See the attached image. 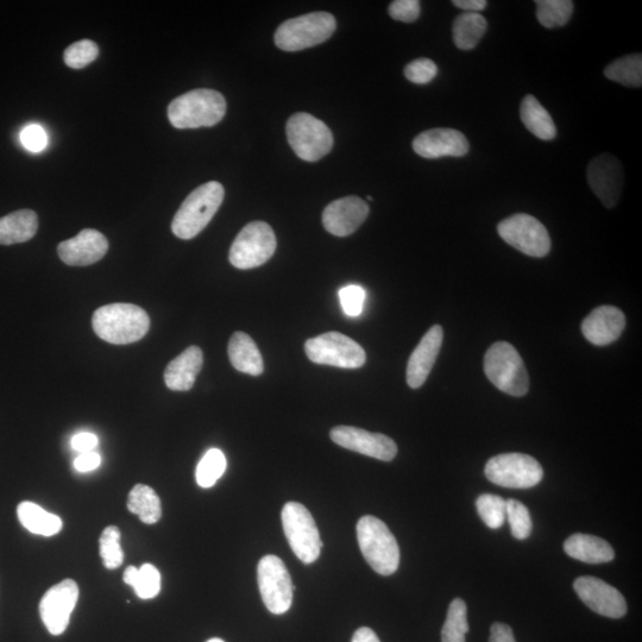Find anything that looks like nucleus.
Wrapping results in <instances>:
<instances>
[{
	"label": "nucleus",
	"mask_w": 642,
	"mask_h": 642,
	"mask_svg": "<svg viewBox=\"0 0 642 642\" xmlns=\"http://www.w3.org/2000/svg\"><path fill=\"white\" fill-rule=\"evenodd\" d=\"M413 149L428 160L442 157H462L469 153L470 144L461 131L455 129H431L414 138Z\"/></svg>",
	"instance_id": "a211bd4d"
},
{
	"label": "nucleus",
	"mask_w": 642,
	"mask_h": 642,
	"mask_svg": "<svg viewBox=\"0 0 642 642\" xmlns=\"http://www.w3.org/2000/svg\"><path fill=\"white\" fill-rule=\"evenodd\" d=\"M226 113L222 93L207 88L193 90L175 98L168 106V118L176 129L210 128Z\"/></svg>",
	"instance_id": "f03ea898"
},
{
	"label": "nucleus",
	"mask_w": 642,
	"mask_h": 642,
	"mask_svg": "<svg viewBox=\"0 0 642 642\" xmlns=\"http://www.w3.org/2000/svg\"><path fill=\"white\" fill-rule=\"evenodd\" d=\"M99 439L96 434L83 432L75 434L71 440L73 450L80 453L92 452L97 448Z\"/></svg>",
	"instance_id": "c03bdc74"
},
{
	"label": "nucleus",
	"mask_w": 642,
	"mask_h": 642,
	"mask_svg": "<svg viewBox=\"0 0 642 642\" xmlns=\"http://www.w3.org/2000/svg\"><path fill=\"white\" fill-rule=\"evenodd\" d=\"M535 4L538 21L547 29L564 27L574 14V3L570 0H537Z\"/></svg>",
	"instance_id": "473e14b6"
},
{
	"label": "nucleus",
	"mask_w": 642,
	"mask_h": 642,
	"mask_svg": "<svg viewBox=\"0 0 642 642\" xmlns=\"http://www.w3.org/2000/svg\"><path fill=\"white\" fill-rule=\"evenodd\" d=\"M506 518L512 528V534L515 539L525 540L530 537L532 533V519L530 511L524 503L516 500L506 501Z\"/></svg>",
	"instance_id": "4c0bfd02"
},
{
	"label": "nucleus",
	"mask_w": 642,
	"mask_h": 642,
	"mask_svg": "<svg viewBox=\"0 0 642 642\" xmlns=\"http://www.w3.org/2000/svg\"><path fill=\"white\" fill-rule=\"evenodd\" d=\"M102 464V456L98 452L80 453V456L75 458L74 468L79 472H90L96 470Z\"/></svg>",
	"instance_id": "a18cd8bd"
},
{
	"label": "nucleus",
	"mask_w": 642,
	"mask_h": 642,
	"mask_svg": "<svg viewBox=\"0 0 642 642\" xmlns=\"http://www.w3.org/2000/svg\"><path fill=\"white\" fill-rule=\"evenodd\" d=\"M357 539L363 557L377 574H395L400 565V549L385 522L375 516H363L357 524Z\"/></svg>",
	"instance_id": "7ed1b4c3"
},
{
	"label": "nucleus",
	"mask_w": 642,
	"mask_h": 642,
	"mask_svg": "<svg viewBox=\"0 0 642 642\" xmlns=\"http://www.w3.org/2000/svg\"><path fill=\"white\" fill-rule=\"evenodd\" d=\"M281 519L283 531L295 556L306 565L316 562L323 543L316 521L308 509L301 503L288 502L282 509Z\"/></svg>",
	"instance_id": "0eeeda50"
},
{
	"label": "nucleus",
	"mask_w": 642,
	"mask_h": 642,
	"mask_svg": "<svg viewBox=\"0 0 642 642\" xmlns=\"http://www.w3.org/2000/svg\"><path fill=\"white\" fill-rule=\"evenodd\" d=\"M452 4L467 14H480L481 11L487 9L488 2L486 0H455Z\"/></svg>",
	"instance_id": "de8ad7c7"
},
{
	"label": "nucleus",
	"mask_w": 642,
	"mask_h": 642,
	"mask_svg": "<svg viewBox=\"0 0 642 642\" xmlns=\"http://www.w3.org/2000/svg\"><path fill=\"white\" fill-rule=\"evenodd\" d=\"M331 439L344 449L361 455L390 462L398 455V445L392 438L381 433H371L362 428L337 426L331 431Z\"/></svg>",
	"instance_id": "2eb2a0df"
},
{
	"label": "nucleus",
	"mask_w": 642,
	"mask_h": 642,
	"mask_svg": "<svg viewBox=\"0 0 642 642\" xmlns=\"http://www.w3.org/2000/svg\"><path fill=\"white\" fill-rule=\"evenodd\" d=\"M489 642H516L512 628L505 623L495 622L490 629Z\"/></svg>",
	"instance_id": "49530a36"
},
{
	"label": "nucleus",
	"mask_w": 642,
	"mask_h": 642,
	"mask_svg": "<svg viewBox=\"0 0 642 642\" xmlns=\"http://www.w3.org/2000/svg\"><path fill=\"white\" fill-rule=\"evenodd\" d=\"M257 581L262 601L270 613L282 615L293 603V583L285 563L279 557L266 556L257 568Z\"/></svg>",
	"instance_id": "f8f14e48"
},
{
	"label": "nucleus",
	"mask_w": 642,
	"mask_h": 642,
	"mask_svg": "<svg viewBox=\"0 0 642 642\" xmlns=\"http://www.w3.org/2000/svg\"><path fill=\"white\" fill-rule=\"evenodd\" d=\"M339 299L346 316H361L365 301L364 289L360 286H346L339 291Z\"/></svg>",
	"instance_id": "a19ab883"
},
{
	"label": "nucleus",
	"mask_w": 642,
	"mask_h": 642,
	"mask_svg": "<svg viewBox=\"0 0 642 642\" xmlns=\"http://www.w3.org/2000/svg\"><path fill=\"white\" fill-rule=\"evenodd\" d=\"M484 472L490 482L512 489L533 488L544 477V470L537 459L524 453L495 456L489 459Z\"/></svg>",
	"instance_id": "1a4fd4ad"
},
{
	"label": "nucleus",
	"mask_w": 642,
	"mask_h": 642,
	"mask_svg": "<svg viewBox=\"0 0 642 642\" xmlns=\"http://www.w3.org/2000/svg\"><path fill=\"white\" fill-rule=\"evenodd\" d=\"M488 22L480 14L459 15L453 22L452 36L456 47L461 50H471L478 46V43L487 33Z\"/></svg>",
	"instance_id": "c85d7f7f"
},
{
	"label": "nucleus",
	"mask_w": 642,
	"mask_h": 642,
	"mask_svg": "<svg viewBox=\"0 0 642 642\" xmlns=\"http://www.w3.org/2000/svg\"><path fill=\"white\" fill-rule=\"evenodd\" d=\"M128 509L132 514L138 516L143 524L154 525L162 518V506L160 497L155 490L146 486V484H136L132 488L129 499Z\"/></svg>",
	"instance_id": "c756f323"
},
{
	"label": "nucleus",
	"mask_w": 642,
	"mask_h": 642,
	"mask_svg": "<svg viewBox=\"0 0 642 642\" xmlns=\"http://www.w3.org/2000/svg\"><path fill=\"white\" fill-rule=\"evenodd\" d=\"M500 237L522 254L545 257L551 250V238L545 226L530 214L519 213L497 226Z\"/></svg>",
	"instance_id": "ddd939ff"
},
{
	"label": "nucleus",
	"mask_w": 642,
	"mask_h": 642,
	"mask_svg": "<svg viewBox=\"0 0 642 642\" xmlns=\"http://www.w3.org/2000/svg\"><path fill=\"white\" fill-rule=\"evenodd\" d=\"M203 364V351L199 346H190L167 365L166 386L175 392H187L194 386Z\"/></svg>",
	"instance_id": "5701e85b"
},
{
	"label": "nucleus",
	"mask_w": 642,
	"mask_h": 642,
	"mask_svg": "<svg viewBox=\"0 0 642 642\" xmlns=\"http://www.w3.org/2000/svg\"><path fill=\"white\" fill-rule=\"evenodd\" d=\"M468 632L467 604L461 599H455L450 604L442 629V642H465V635Z\"/></svg>",
	"instance_id": "72a5a7b5"
},
{
	"label": "nucleus",
	"mask_w": 642,
	"mask_h": 642,
	"mask_svg": "<svg viewBox=\"0 0 642 642\" xmlns=\"http://www.w3.org/2000/svg\"><path fill=\"white\" fill-rule=\"evenodd\" d=\"M588 182L596 197L607 209L618 205L625 173L618 157L602 154L595 157L588 167Z\"/></svg>",
	"instance_id": "dca6fc26"
},
{
	"label": "nucleus",
	"mask_w": 642,
	"mask_h": 642,
	"mask_svg": "<svg viewBox=\"0 0 642 642\" xmlns=\"http://www.w3.org/2000/svg\"><path fill=\"white\" fill-rule=\"evenodd\" d=\"M520 117L527 130L535 137H538L539 140H555L557 136L556 124L553 122L550 113L532 94H528L522 99Z\"/></svg>",
	"instance_id": "bb28decb"
},
{
	"label": "nucleus",
	"mask_w": 642,
	"mask_h": 642,
	"mask_svg": "<svg viewBox=\"0 0 642 642\" xmlns=\"http://www.w3.org/2000/svg\"><path fill=\"white\" fill-rule=\"evenodd\" d=\"M604 75L626 87H641L642 85V55L632 54L623 56L610 64Z\"/></svg>",
	"instance_id": "2f4dec72"
},
{
	"label": "nucleus",
	"mask_w": 642,
	"mask_h": 642,
	"mask_svg": "<svg viewBox=\"0 0 642 642\" xmlns=\"http://www.w3.org/2000/svg\"><path fill=\"white\" fill-rule=\"evenodd\" d=\"M224 187L211 181L194 190L176 212L172 231L181 239L197 237L211 222L224 200Z\"/></svg>",
	"instance_id": "20e7f679"
},
{
	"label": "nucleus",
	"mask_w": 642,
	"mask_h": 642,
	"mask_svg": "<svg viewBox=\"0 0 642 642\" xmlns=\"http://www.w3.org/2000/svg\"><path fill=\"white\" fill-rule=\"evenodd\" d=\"M579 597L593 612L610 619H620L627 613V603L618 589L600 578L579 577L574 583Z\"/></svg>",
	"instance_id": "f3484780"
},
{
	"label": "nucleus",
	"mask_w": 642,
	"mask_h": 642,
	"mask_svg": "<svg viewBox=\"0 0 642 642\" xmlns=\"http://www.w3.org/2000/svg\"><path fill=\"white\" fill-rule=\"evenodd\" d=\"M228 351L231 364L238 371L251 376H260L263 373L264 365L261 352L254 339L247 333H234L230 339Z\"/></svg>",
	"instance_id": "393cba45"
},
{
	"label": "nucleus",
	"mask_w": 642,
	"mask_h": 642,
	"mask_svg": "<svg viewBox=\"0 0 642 642\" xmlns=\"http://www.w3.org/2000/svg\"><path fill=\"white\" fill-rule=\"evenodd\" d=\"M124 583L135 589L142 600L154 599L161 591V575L154 565L144 564L140 569L129 566L124 572Z\"/></svg>",
	"instance_id": "7c9ffc66"
},
{
	"label": "nucleus",
	"mask_w": 642,
	"mask_h": 642,
	"mask_svg": "<svg viewBox=\"0 0 642 642\" xmlns=\"http://www.w3.org/2000/svg\"><path fill=\"white\" fill-rule=\"evenodd\" d=\"M23 146L34 153H39L47 146V134L40 125H30L21 134Z\"/></svg>",
	"instance_id": "37998d69"
},
{
	"label": "nucleus",
	"mask_w": 642,
	"mask_h": 642,
	"mask_svg": "<svg viewBox=\"0 0 642 642\" xmlns=\"http://www.w3.org/2000/svg\"><path fill=\"white\" fill-rule=\"evenodd\" d=\"M287 137L294 153L307 162L323 159L333 147L329 127L310 113H295L288 119Z\"/></svg>",
	"instance_id": "6e6552de"
},
{
	"label": "nucleus",
	"mask_w": 642,
	"mask_h": 642,
	"mask_svg": "<svg viewBox=\"0 0 642 642\" xmlns=\"http://www.w3.org/2000/svg\"><path fill=\"white\" fill-rule=\"evenodd\" d=\"M39 229V217L31 210L12 212L0 218V245L24 243L34 238Z\"/></svg>",
	"instance_id": "a878e982"
},
{
	"label": "nucleus",
	"mask_w": 642,
	"mask_h": 642,
	"mask_svg": "<svg viewBox=\"0 0 642 642\" xmlns=\"http://www.w3.org/2000/svg\"><path fill=\"white\" fill-rule=\"evenodd\" d=\"M444 339L443 327L434 325L409 357L407 365V383L413 389L424 385L437 361Z\"/></svg>",
	"instance_id": "412c9836"
},
{
	"label": "nucleus",
	"mask_w": 642,
	"mask_h": 642,
	"mask_svg": "<svg viewBox=\"0 0 642 642\" xmlns=\"http://www.w3.org/2000/svg\"><path fill=\"white\" fill-rule=\"evenodd\" d=\"M351 642H381V641L379 637H377L373 629H370L368 627H362L360 629H357V631L354 634V637H352Z\"/></svg>",
	"instance_id": "09e8293b"
},
{
	"label": "nucleus",
	"mask_w": 642,
	"mask_h": 642,
	"mask_svg": "<svg viewBox=\"0 0 642 642\" xmlns=\"http://www.w3.org/2000/svg\"><path fill=\"white\" fill-rule=\"evenodd\" d=\"M476 507L484 524L492 530L505 524L507 503L501 496L483 494L478 497Z\"/></svg>",
	"instance_id": "e433bc0d"
},
{
	"label": "nucleus",
	"mask_w": 642,
	"mask_h": 642,
	"mask_svg": "<svg viewBox=\"0 0 642 642\" xmlns=\"http://www.w3.org/2000/svg\"><path fill=\"white\" fill-rule=\"evenodd\" d=\"M305 350L313 363L342 369H358L367 361L362 346L339 332H327L308 339Z\"/></svg>",
	"instance_id": "9d476101"
},
{
	"label": "nucleus",
	"mask_w": 642,
	"mask_h": 642,
	"mask_svg": "<svg viewBox=\"0 0 642 642\" xmlns=\"http://www.w3.org/2000/svg\"><path fill=\"white\" fill-rule=\"evenodd\" d=\"M625 327V314L618 307L601 306L584 319L582 332L591 344L606 346L618 341Z\"/></svg>",
	"instance_id": "4be33fe9"
},
{
	"label": "nucleus",
	"mask_w": 642,
	"mask_h": 642,
	"mask_svg": "<svg viewBox=\"0 0 642 642\" xmlns=\"http://www.w3.org/2000/svg\"><path fill=\"white\" fill-rule=\"evenodd\" d=\"M389 15L395 21L413 23L420 16V2L418 0H395L389 6Z\"/></svg>",
	"instance_id": "79ce46f5"
},
{
	"label": "nucleus",
	"mask_w": 642,
	"mask_h": 642,
	"mask_svg": "<svg viewBox=\"0 0 642 642\" xmlns=\"http://www.w3.org/2000/svg\"><path fill=\"white\" fill-rule=\"evenodd\" d=\"M78 600L79 587L73 579H65L44 594L40 603V614L50 634L65 633Z\"/></svg>",
	"instance_id": "4468645a"
},
{
	"label": "nucleus",
	"mask_w": 642,
	"mask_h": 642,
	"mask_svg": "<svg viewBox=\"0 0 642 642\" xmlns=\"http://www.w3.org/2000/svg\"><path fill=\"white\" fill-rule=\"evenodd\" d=\"M369 206L358 197H345L327 205L323 213V224L331 235L346 237L355 231L368 218Z\"/></svg>",
	"instance_id": "aec40b11"
},
{
	"label": "nucleus",
	"mask_w": 642,
	"mask_h": 642,
	"mask_svg": "<svg viewBox=\"0 0 642 642\" xmlns=\"http://www.w3.org/2000/svg\"><path fill=\"white\" fill-rule=\"evenodd\" d=\"M228 467L224 453L218 449H211L205 453L198 464L197 482L201 488H211L216 484Z\"/></svg>",
	"instance_id": "f704fd0d"
},
{
	"label": "nucleus",
	"mask_w": 642,
	"mask_h": 642,
	"mask_svg": "<svg viewBox=\"0 0 642 642\" xmlns=\"http://www.w3.org/2000/svg\"><path fill=\"white\" fill-rule=\"evenodd\" d=\"M92 326L103 341L127 345L141 341L150 329V318L143 308L132 304H110L93 314Z\"/></svg>",
	"instance_id": "f257e3e1"
},
{
	"label": "nucleus",
	"mask_w": 642,
	"mask_h": 642,
	"mask_svg": "<svg viewBox=\"0 0 642 642\" xmlns=\"http://www.w3.org/2000/svg\"><path fill=\"white\" fill-rule=\"evenodd\" d=\"M17 515L23 527L27 528L29 532L43 535V537H53L64 527V522L58 515L44 511L34 502L20 503V506L17 507Z\"/></svg>",
	"instance_id": "cd10ccee"
},
{
	"label": "nucleus",
	"mask_w": 642,
	"mask_h": 642,
	"mask_svg": "<svg viewBox=\"0 0 642 642\" xmlns=\"http://www.w3.org/2000/svg\"><path fill=\"white\" fill-rule=\"evenodd\" d=\"M484 373L497 389L516 398L526 395L530 388L524 361L518 350L506 342L490 346L484 357Z\"/></svg>",
	"instance_id": "39448f33"
},
{
	"label": "nucleus",
	"mask_w": 642,
	"mask_h": 642,
	"mask_svg": "<svg viewBox=\"0 0 642 642\" xmlns=\"http://www.w3.org/2000/svg\"><path fill=\"white\" fill-rule=\"evenodd\" d=\"M438 67L430 59H418L405 68V77L413 84L426 85L437 77Z\"/></svg>",
	"instance_id": "ea45409f"
},
{
	"label": "nucleus",
	"mask_w": 642,
	"mask_h": 642,
	"mask_svg": "<svg viewBox=\"0 0 642 642\" xmlns=\"http://www.w3.org/2000/svg\"><path fill=\"white\" fill-rule=\"evenodd\" d=\"M99 553L106 569L115 570L124 562L121 546V531L116 526L106 527L99 539Z\"/></svg>",
	"instance_id": "c9c22d12"
},
{
	"label": "nucleus",
	"mask_w": 642,
	"mask_h": 642,
	"mask_svg": "<svg viewBox=\"0 0 642 642\" xmlns=\"http://www.w3.org/2000/svg\"><path fill=\"white\" fill-rule=\"evenodd\" d=\"M564 550L571 558L589 564L609 563L615 557L613 547L606 540L582 533L566 539Z\"/></svg>",
	"instance_id": "b1692460"
},
{
	"label": "nucleus",
	"mask_w": 642,
	"mask_h": 642,
	"mask_svg": "<svg viewBox=\"0 0 642 642\" xmlns=\"http://www.w3.org/2000/svg\"><path fill=\"white\" fill-rule=\"evenodd\" d=\"M99 47L96 42L83 40L75 42L65 50L64 59L68 67L85 68L98 58Z\"/></svg>",
	"instance_id": "58836bf2"
},
{
	"label": "nucleus",
	"mask_w": 642,
	"mask_h": 642,
	"mask_svg": "<svg viewBox=\"0 0 642 642\" xmlns=\"http://www.w3.org/2000/svg\"><path fill=\"white\" fill-rule=\"evenodd\" d=\"M276 250V237L270 225L253 222L239 232L230 249V262L237 269L247 270L268 262Z\"/></svg>",
	"instance_id": "9b49d317"
},
{
	"label": "nucleus",
	"mask_w": 642,
	"mask_h": 642,
	"mask_svg": "<svg viewBox=\"0 0 642 642\" xmlns=\"http://www.w3.org/2000/svg\"><path fill=\"white\" fill-rule=\"evenodd\" d=\"M207 642H225V641H224V640H222V639L213 638V639H211V640H209V641H207Z\"/></svg>",
	"instance_id": "8fccbe9b"
},
{
	"label": "nucleus",
	"mask_w": 642,
	"mask_h": 642,
	"mask_svg": "<svg viewBox=\"0 0 642 642\" xmlns=\"http://www.w3.org/2000/svg\"><path fill=\"white\" fill-rule=\"evenodd\" d=\"M337 28L329 12H312L283 22L275 34V43L285 52H299L329 40Z\"/></svg>",
	"instance_id": "423d86ee"
},
{
	"label": "nucleus",
	"mask_w": 642,
	"mask_h": 642,
	"mask_svg": "<svg viewBox=\"0 0 642 642\" xmlns=\"http://www.w3.org/2000/svg\"><path fill=\"white\" fill-rule=\"evenodd\" d=\"M107 250L109 242L102 232L86 229L68 241L61 242L58 254L67 266L86 267L102 260Z\"/></svg>",
	"instance_id": "6ab92c4d"
}]
</instances>
